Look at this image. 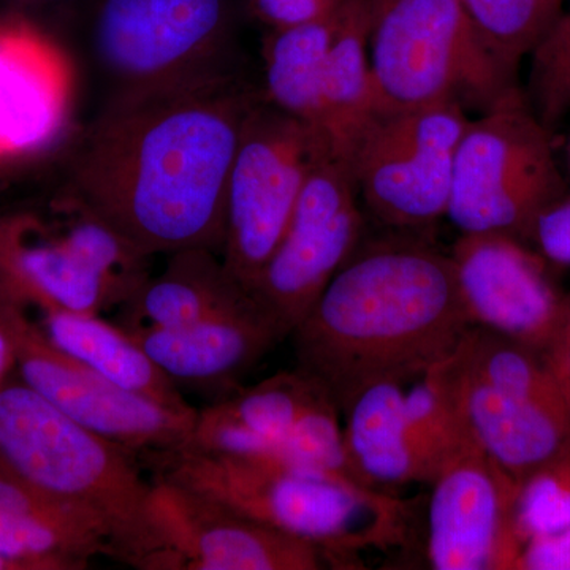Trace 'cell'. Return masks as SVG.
Returning <instances> with one entry per match:
<instances>
[{
  "mask_svg": "<svg viewBox=\"0 0 570 570\" xmlns=\"http://www.w3.org/2000/svg\"><path fill=\"white\" fill-rule=\"evenodd\" d=\"M264 96L234 77L107 100L86 127L69 198L151 257H223L232 165Z\"/></svg>",
  "mask_w": 570,
  "mask_h": 570,
  "instance_id": "obj_1",
  "label": "cell"
},
{
  "mask_svg": "<svg viewBox=\"0 0 570 570\" xmlns=\"http://www.w3.org/2000/svg\"><path fill=\"white\" fill-rule=\"evenodd\" d=\"M471 326L450 254L389 238L360 243L288 337L296 370L341 412L371 382H407L448 358Z\"/></svg>",
  "mask_w": 570,
  "mask_h": 570,
  "instance_id": "obj_2",
  "label": "cell"
},
{
  "mask_svg": "<svg viewBox=\"0 0 570 570\" xmlns=\"http://www.w3.org/2000/svg\"><path fill=\"white\" fill-rule=\"evenodd\" d=\"M140 459L62 414L22 381L0 385V472L91 528L108 558L171 570Z\"/></svg>",
  "mask_w": 570,
  "mask_h": 570,
  "instance_id": "obj_3",
  "label": "cell"
},
{
  "mask_svg": "<svg viewBox=\"0 0 570 570\" xmlns=\"http://www.w3.org/2000/svg\"><path fill=\"white\" fill-rule=\"evenodd\" d=\"M160 478L239 515L314 543L330 566L356 568V554L396 546L407 508L393 494L281 463L272 456L179 449L141 459Z\"/></svg>",
  "mask_w": 570,
  "mask_h": 570,
  "instance_id": "obj_4",
  "label": "cell"
},
{
  "mask_svg": "<svg viewBox=\"0 0 570 570\" xmlns=\"http://www.w3.org/2000/svg\"><path fill=\"white\" fill-rule=\"evenodd\" d=\"M367 52L377 116L442 104L485 112L520 91L459 0H371Z\"/></svg>",
  "mask_w": 570,
  "mask_h": 570,
  "instance_id": "obj_5",
  "label": "cell"
},
{
  "mask_svg": "<svg viewBox=\"0 0 570 570\" xmlns=\"http://www.w3.org/2000/svg\"><path fill=\"white\" fill-rule=\"evenodd\" d=\"M236 0H94L89 43L108 100L242 77Z\"/></svg>",
  "mask_w": 570,
  "mask_h": 570,
  "instance_id": "obj_6",
  "label": "cell"
},
{
  "mask_svg": "<svg viewBox=\"0 0 570 570\" xmlns=\"http://www.w3.org/2000/svg\"><path fill=\"white\" fill-rule=\"evenodd\" d=\"M564 194L550 130L521 89L469 119L448 208L460 234L510 235L528 243L539 214Z\"/></svg>",
  "mask_w": 570,
  "mask_h": 570,
  "instance_id": "obj_7",
  "label": "cell"
},
{
  "mask_svg": "<svg viewBox=\"0 0 570 570\" xmlns=\"http://www.w3.org/2000/svg\"><path fill=\"white\" fill-rule=\"evenodd\" d=\"M328 157L316 129L265 96L247 115L228 178L223 250L225 268L246 291L279 245L311 174Z\"/></svg>",
  "mask_w": 570,
  "mask_h": 570,
  "instance_id": "obj_8",
  "label": "cell"
},
{
  "mask_svg": "<svg viewBox=\"0 0 570 570\" xmlns=\"http://www.w3.org/2000/svg\"><path fill=\"white\" fill-rule=\"evenodd\" d=\"M469 121L456 104L379 115L351 159L360 200L379 223L422 228L448 216L453 167Z\"/></svg>",
  "mask_w": 570,
  "mask_h": 570,
  "instance_id": "obj_9",
  "label": "cell"
},
{
  "mask_svg": "<svg viewBox=\"0 0 570 570\" xmlns=\"http://www.w3.org/2000/svg\"><path fill=\"white\" fill-rule=\"evenodd\" d=\"M351 165L328 157L307 179L283 238L247 294L279 341L292 335L363 238Z\"/></svg>",
  "mask_w": 570,
  "mask_h": 570,
  "instance_id": "obj_10",
  "label": "cell"
},
{
  "mask_svg": "<svg viewBox=\"0 0 570 570\" xmlns=\"http://www.w3.org/2000/svg\"><path fill=\"white\" fill-rule=\"evenodd\" d=\"M0 311L13 340L18 377L67 417L140 460L187 444L194 407L165 406L127 392L59 351L22 307L0 302Z\"/></svg>",
  "mask_w": 570,
  "mask_h": 570,
  "instance_id": "obj_11",
  "label": "cell"
},
{
  "mask_svg": "<svg viewBox=\"0 0 570 570\" xmlns=\"http://www.w3.org/2000/svg\"><path fill=\"white\" fill-rule=\"evenodd\" d=\"M426 558L436 570H517L519 485L472 444L431 480Z\"/></svg>",
  "mask_w": 570,
  "mask_h": 570,
  "instance_id": "obj_12",
  "label": "cell"
},
{
  "mask_svg": "<svg viewBox=\"0 0 570 570\" xmlns=\"http://www.w3.org/2000/svg\"><path fill=\"white\" fill-rule=\"evenodd\" d=\"M450 258L469 324L546 351L566 294L542 254L515 236L460 234Z\"/></svg>",
  "mask_w": 570,
  "mask_h": 570,
  "instance_id": "obj_13",
  "label": "cell"
},
{
  "mask_svg": "<svg viewBox=\"0 0 570 570\" xmlns=\"http://www.w3.org/2000/svg\"><path fill=\"white\" fill-rule=\"evenodd\" d=\"M154 515L171 570H321L314 543L265 527L160 478H153Z\"/></svg>",
  "mask_w": 570,
  "mask_h": 570,
  "instance_id": "obj_14",
  "label": "cell"
},
{
  "mask_svg": "<svg viewBox=\"0 0 570 570\" xmlns=\"http://www.w3.org/2000/svg\"><path fill=\"white\" fill-rule=\"evenodd\" d=\"M75 97V70L58 43L28 21H0V157L55 140Z\"/></svg>",
  "mask_w": 570,
  "mask_h": 570,
  "instance_id": "obj_15",
  "label": "cell"
},
{
  "mask_svg": "<svg viewBox=\"0 0 570 570\" xmlns=\"http://www.w3.org/2000/svg\"><path fill=\"white\" fill-rule=\"evenodd\" d=\"M448 367L469 442L517 485L570 452V415L483 381L461 365L455 351Z\"/></svg>",
  "mask_w": 570,
  "mask_h": 570,
  "instance_id": "obj_16",
  "label": "cell"
},
{
  "mask_svg": "<svg viewBox=\"0 0 570 570\" xmlns=\"http://www.w3.org/2000/svg\"><path fill=\"white\" fill-rule=\"evenodd\" d=\"M129 335L176 387L220 397L238 390L239 379L281 343L254 302L198 324Z\"/></svg>",
  "mask_w": 570,
  "mask_h": 570,
  "instance_id": "obj_17",
  "label": "cell"
},
{
  "mask_svg": "<svg viewBox=\"0 0 570 570\" xmlns=\"http://www.w3.org/2000/svg\"><path fill=\"white\" fill-rule=\"evenodd\" d=\"M0 302L102 314L115 307L107 285L37 220H0Z\"/></svg>",
  "mask_w": 570,
  "mask_h": 570,
  "instance_id": "obj_18",
  "label": "cell"
},
{
  "mask_svg": "<svg viewBox=\"0 0 570 570\" xmlns=\"http://www.w3.org/2000/svg\"><path fill=\"white\" fill-rule=\"evenodd\" d=\"M324 392L318 382L299 370L281 371L197 411L193 433L183 449L225 455H273L281 439Z\"/></svg>",
  "mask_w": 570,
  "mask_h": 570,
  "instance_id": "obj_19",
  "label": "cell"
},
{
  "mask_svg": "<svg viewBox=\"0 0 570 570\" xmlns=\"http://www.w3.org/2000/svg\"><path fill=\"white\" fill-rule=\"evenodd\" d=\"M404 385L397 379L371 382L341 409L348 471L363 489L393 494L412 482L430 483L407 430Z\"/></svg>",
  "mask_w": 570,
  "mask_h": 570,
  "instance_id": "obj_20",
  "label": "cell"
},
{
  "mask_svg": "<svg viewBox=\"0 0 570 570\" xmlns=\"http://www.w3.org/2000/svg\"><path fill=\"white\" fill-rule=\"evenodd\" d=\"M253 303L213 250L170 254L163 275L149 279L119 309L126 332L179 328L232 313Z\"/></svg>",
  "mask_w": 570,
  "mask_h": 570,
  "instance_id": "obj_21",
  "label": "cell"
},
{
  "mask_svg": "<svg viewBox=\"0 0 570 570\" xmlns=\"http://www.w3.org/2000/svg\"><path fill=\"white\" fill-rule=\"evenodd\" d=\"M371 0H343L321 80V130L333 159L351 165L360 138L376 118L370 40Z\"/></svg>",
  "mask_w": 570,
  "mask_h": 570,
  "instance_id": "obj_22",
  "label": "cell"
},
{
  "mask_svg": "<svg viewBox=\"0 0 570 570\" xmlns=\"http://www.w3.org/2000/svg\"><path fill=\"white\" fill-rule=\"evenodd\" d=\"M37 311L40 321L36 324L51 344L111 384L165 406L193 407L121 326L104 321L100 314L73 313L61 307Z\"/></svg>",
  "mask_w": 570,
  "mask_h": 570,
  "instance_id": "obj_23",
  "label": "cell"
},
{
  "mask_svg": "<svg viewBox=\"0 0 570 570\" xmlns=\"http://www.w3.org/2000/svg\"><path fill=\"white\" fill-rule=\"evenodd\" d=\"M337 22L340 7L321 20L273 29L265 40L266 99L318 134L322 67L335 39Z\"/></svg>",
  "mask_w": 570,
  "mask_h": 570,
  "instance_id": "obj_24",
  "label": "cell"
},
{
  "mask_svg": "<svg viewBox=\"0 0 570 570\" xmlns=\"http://www.w3.org/2000/svg\"><path fill=\"white\" fill-rule=\"evenodd\" d=\"M61 206L62 224L52 227V232L81 264L102 279L115 307L121 306L151 276V255L71 198H63Z\"/></svg>",
  "mask_w": 570,
  "mask_h": 570,
  "instance_id": "obj_25",
  "label": "cell"
},
{
  "mask_svg": "<svg viewBox=\"0 0 570 570\" xmlns=\"http://www.w3.org/2000/svg\"><path fill=\"white\" fill-rule=\"evenodd\" d=\"M448 358L423 371L411 389H404L407 430L425 463L430 483L452 456L471 444L453 396Z\"/></svg>",
  "mask_w": 570,
  "mask_h": 570,
  "instance_id": "obj_26",
  "label": "cell"
},
{
  "mask_svg": "<svg viewBox=\"0 0 570 570\" xmlns=\"http://www.w3.org/2000/svg\"><path fill=\"white\" fill-rule=\"evenodd\" d=\"M482 39L512 69L532 55L560 17L561 0H459Z\"/></svg>",
  "mask_w": 570,
  "mask_h": 570,
  "instance_id": "obj_27",
  "label": "cell"
},
{
  "mask_svg": "<svg viewBox=\"0 0 570 570\" xmlns=\"http://www.w3.org/2000/svg\"><path fill=\"white\" fill-rule=\"evenodd\" d=\"M340 414L328 392L322 393L269 456L302 471L356 483L347 466Z\"/></svg>",
  "mask_w": 570,
  "mask_h": 570,
  "instance_id": "obj_28",
  "label": "cell"
},
{
  "mask_svg": "<svg viewBox=\"0 0 570 570\" xmlns=\"http://www.w3.org/2000/svg\"><path fill=\"white\" fill-rule=\"evenodd\" d=\"M515 523L524 546L570 527V452L520 483Z\"/></svg>",
  "mask_w": 570,
  "mask_h": 570,
  "instance_id": "obj_29",
  "label": "cell"
},
{
  "mask_svg": "<svg viewBox=\"0 0 570 570\" xmlns=\"http://www.w3.org/2000/svg\"><path fill=\"white\" fill-rule=\"evenodd\" d=\"M530 91L532 110L551 130L570 111V9L560 17L532 51Z\"/></svg>",
  "mask_w": 570,
  "mask_h": 570,
  "instance_id": "obj_30",
  "label": "cell"
},
{
  "mask_svg": "<svg viewBox=\"0 0 570 570\" xmlns=\"http://www.w3.org/2000/svg\"><path fill=\"white\" fill-rule=\"evenodd\" d=\"M0 554L36 562L41 570H82L94 554L62 532L0 509Z\"/></svg>",
  "mask_w": 570,
  "mask_h": 570,
  "instance_id": "obj_31",
  "label": "cell"
},
{
  "mask_svg": "<svg viewBox=\"0 0 570 570\" xmlns=\"http://www.w3.org/2000/svg\"><path fill=\"white\" fill-rule=\"evenodd\" d=\"M530 245L550 265L570 266V195L564 194L539 214Z\"/></svg>",
  "mask_w": 570,
  "mask_h": 570,
  "instance_id": "obj_32",
  "label": "cell"
},
{
  "mask_svg": "<svg viewBox=\"0 0 570 570\" xmlns=\"http://www.w3.org/2000/svg\"><path fill=\"white\" fill-rule=\"evenodd\" d=\"M258 20L272 29H287L321 20L337 9L332 0H247Z\"/></svg>",
  "mask_w": 570,
  "mask_h": 570,
  "instance_id": "obj_33",
  "label": "cell"
},
{
  "mask_svg": "<svg viewBox=\"0 0 570 570\" xmlns=\"http://www.w3.org/2000/svg\"><path fill=\"white\" fill-rule=\"evenodd\" d=\"M517 570H570V527L530 540Z\"/></svg>",
  "mask_w": 570,
  "mask_h": 570,
  "instance_id": "obj_34",
  "label": "cell"
},
{
  "mask_svg": "<svg viewBox=\"0 0 570 570\" xmlns=\"http://www.w3.org/2000/svg\"><path fill=\"white\" fill-rule=\"evenodd\" d=\"M542 354L570 401V294H566L560 324Z\"/></svg>",
  "mask_w": 570,
  "mask_h": 570,
  "instance_id": "obj_35",
  "label": "cell"
},
{
  "mask_svg": "<svg viewBox=\"0 0 570 570\" xmlns=\"http://www.w3.org/2000/svg\"><path fill=\"white\" fill-rule=\"evenodd\" d=\"M14 371H17V356H14L13 340L0 311V385L6 384Z\"/></svg>",
  "mask_w": 570,
  "mask_h": 570,
  "instance_id": "obj_36",
  "label": "cell"
},
{
  "mask_svg": "<svg viewBox=\"0 0 570 570\" xmlns=\"http://www.w3.org/2000/svg\"><path fill=\"white\" fill-rule=\"evenodd\" d=\"M0 570H41L36 562L0 554Z\"/></svg>",
  "mask_w": 570,
  "mask_h": 570,
  "instance_id": "obj_37",
  "label": "cell"
},
{
  "mask_svg": "<svg viewBox=\"0 0 570 570\" xmlns=\"http://www.w3.org/2000/svg\"><path fill=\"white\" fill-rule=\"evenodd\" d=\"M39 2L58 3V2H63V0H39Z\"/></svg>",
  "mask_w": 570,
  "mask_h": 570,
  "instance_id": "obj_38",
  "label": "cell"
},
{
  "mask_svg": "<svg viewBox=\"0 0 570 570\" xmlns=\"http://www.w3.org/2000/svg\"><path fill=\"white\" fill-rule=\"evenodd\" d=\"M333 3H337V6H340L341 2H343V0H332Z\"/></svg>",
  "mask_w": 570,
  "mask_h": 570,
  "instance_id": "obj_39",
  "label": "cell"
},
{
  "mask_svg": "<svg viewBox=\"0 0 570 570\" xmlns=\"http://www.w3.org/2000/svg\"><path fill=\"white\" fill-rule=\"evenodd\" d=\"M568 157H569V164H570V140H569V146H568Z\"/></svg>",
  "mask_w": 570,
  "mask_h": 570,
  "instance_id": "obj_40",
  "label": "cell"
},
{
  "mask_svg": "<svg viewBox=\"0 0 570 570\" xmlns=\"http://www.w3.org/2000/svg\"><path fill=\"white\" fill-rule=\"evenodd\" d=\"M561 2H566V0H561Z\"/></svg>",
  "mask_w": 570,
  "mask_h": 570,
  "instance_id": "obj_41",
  "label": "cell"
}]
</instances>
